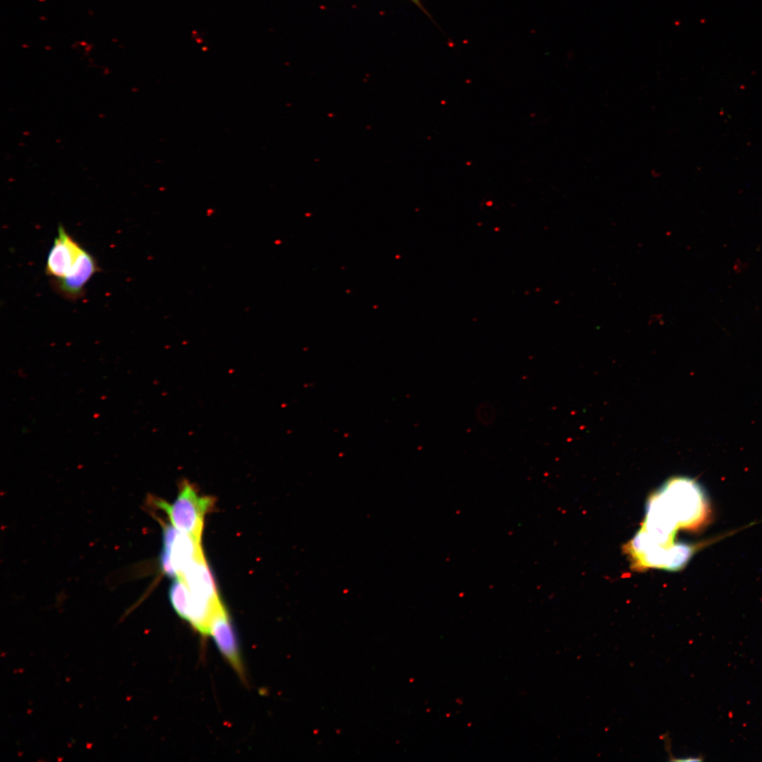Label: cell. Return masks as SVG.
Listing matches in <instances>:
<instances>
[{
    "label": "cell",
    "instance_id": "9c48e42d",
    "mask_svg": "<svg viewBox=\"0 0 762 762\" xmlns=\"http://www.w3.org/2000/svg\"><path fill=\"white\" fill-rule=\"evenodd\" d=\"M694 547L678 543L669 548L665 569L678 570L687 563L694 552Z\"/></svg>",
    "mask_w": 762,
    "mask_h": 762
},
{
    "label": "cell",
    "instance_id": "8992f818",
    "mask_svg": "<svg viewBox=\"0 0 762 762\" xmlns=\"http://www.w3.org/2000/svg\"><path fill=\"white\" fill-rule=\"evenodd\" d=\"M99 270L94 256L84 249L69 274L60 279H51L52 287L64 298L77 301L83 297L86 284Z\"/></svg>",
    "mask_w": 762,
    "mask_h": 762
},
{
    "label": "cell",
    "instance_id": "8fae6325",
    "mask_svg": "<svg viewBox=\"0 0 762 762\" xmlns=\"http://www.w3.org/2000/svg\"><path fill=\"white\" fill-rule=\"evenodd\" d=\"M413 2L416 6H418L422 11H423L428 16H430L429 13L425 9L424 6L421 4L420 0H409Z\"/></svg>",
    "mask_w": 762,
    "mask_h": 762
},
{
    "label": "cell",
    "instance_id": "7a4b0ae2",
    "mask_svg": "<svg viewBox=\"0 0 762 762\" xmlns=\"http://www.w3.org/2000/svg\"><path fill=\"white\" fill-rule=\"evenodd\" d=\"M214 498L201 496L190 482L183 480L174 502L156 501L157 505L169 516L171 524L179 531L186 533L201 542L204 518L213 507Z\"/></svg>",
    "mask_w": 762,
    "mask_h": 762
},
{
    "label": "cell",
    "instance_id": "30bf717a",
    "mask_svg": "<svg viewBox=\"0 0 762 762\" xmlns=\"http://www.w3.org/2000/svg\"><path fill=\"white\" fill-rule=\"evenodd\" d=\"M701 760L702 759L699 756H687L685 758L682 757V758H676L672 759V761H701Z\"/></svg>",
    "mask_w": 762,
    "mask_h": 762
},
{
    "label": "cell",
    "instance_id": "52a82bcc",
    "mask_svg": "<svg viewBox=\"0 0 762 762\" xmlns=\"http://www.w3.org/2000/svg\"><path fill=\"white\" fill-rule=\"evenodd\" d=\"M202 555L203 551L201 542L186 533L179 531L170 552L171 562L177 577Z\"/></svg>",
    "mask_w": 762,
    "mask_h": 762
},
{
    "label": "cell",
    "instance_id": "ba28073f",
    "mask_svg": "<svg viewBox=\"0 0 762 762\" xmlns=\"http://www.w3.org/2000/svg\"><path fill=\"white\" fill-rule=\"evenodd\" d=\"M169 600L176 612L187 620L190 607V592L183 581L176 577L169 588Z\"/></svg>",
    "mask_w": 762,
    "mask_h": 762
},
{
    "label": "cell",
    "instance_id": "6da1fadb",
    "mask_svg": "<svg viewBox=\"0 0 762 762\" xmlns=\"http://www.w3.org/2000/svg\"><path fill=\"white\" fill-rule=\"evenodd\" d=\"M678 526L695 528L706 519L708 504L700 485L694 480L677 477L667 481L657 493Z\"/></svg>",
    "mask_w": 762,
    "mask_h": 762
},
{
    "label": "cell",
    "instance_id": "3957f363",
    "mask_svg": "<svg viewBox=\"0 0 762 762\" xmlns=\"http://www.w3.org/2000/svg\"><path fill=\"white\" fill-rule=\"evenodd\" d=\"M179 577L190 592L188 619L209 617L222 604L204 554L195 559Z\"/></svg>",
    "mask_w": 762,
    "mask_h": 762
},
{
    "label": "cell",
    "instance_id": "277c9868",
    "mask_svg": "<svg viewBox=\"0 0 762 762\" xmlns=\"http://www.w3.org/2000/svg\"><path fill=\"white\" fill-rule=\"evenodd\" d=\"M84 249L62 225L59 226L58 234L47 258L46 274L51 279L67 276L73 270Z\"/></svg>",
    "mask_w": 762,
    "mask_h": 762
},
{
    "label": "cell",
    "instance_id": "5b68a950",
    "mask_svg": "<svg viewBox=\"0 0 762 762\" xmlns=\"http://www.w3.org/2000/svg\"><path fill=\"white\" fill-rule=\"evenodd\" d=\"M210 635L219 650L238 676L245 679L244 670L235 631L230 618L222 605L214 614L210 626Z\"/></svg>",
    "mask_w": 762,
    "mask_h": 762
}]
</instances>
